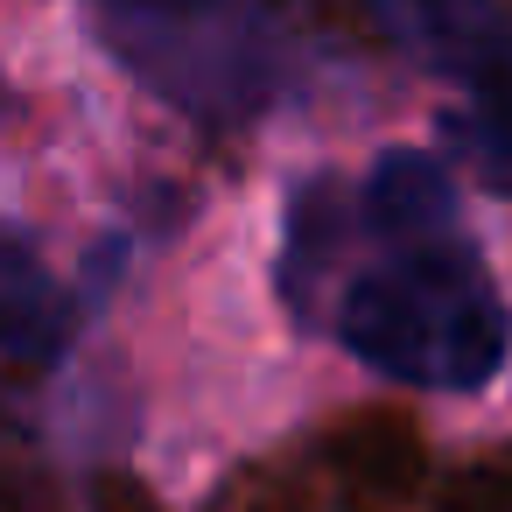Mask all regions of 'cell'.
Returning a JSON list of instances; mask_svg holds the SVG:
<instances>
[{
    "label": "cell",
    "instance_id": "6da1fadb",
    "mask_svg": "<svg viewBox=\"0 0 512 512\" xmlns=\"http://www.w3.org/2000/svg\"><path fill=\"white\" fill-rule=\"evenodd\" d=\"M337 337L386 379L428 393L491 386L512 351V316L484 274V260L442 232H400L379 267H365L337 302Z\"/></svg>",
    "mask_w": 512,
    "mask_h": 512
},
{
    "label": "cell",
    "instance_id": "7a4b0ae2",
    "mask_svg": "<svg viewBox=\"0 0 512 512\" xmlns=\"http://www.w3.org/2000/svg\"><path fill=\"white\" fill-rule=\"evenodd\" d=\"M113 57L197 120H246L281 71L274 0H99Z\"/></svg>",
    "mask_w": 512,
    "mask_h": 512
},
{
    "label": "cell",
    "instance_id": "3957f363",
    "mask_svg": "<svg viewBox=\"0 0 512 512\" xmlns=\"http://www.w3.org/2000/svg\"><path fill=\"white\" fill-rule=\"evenodd\" d=\"M456 71H463V106L449 113L456 155H463L498 197H512V43L477 50V57H463Z\"/></svg>",
    "mask_w": 512,
    "mask_h": 512
},
{
    "label": "cell",
    "instance_id": "277c9868",
    "mask_svg": "<svg viewBox=\"0 0 512 512\" xmlns=\"http://www.w3.org/2000/svg\"><path fill=\"white\" fill-rule=\"evenodd\" d=\"M57 330H64V295H57L43 253L0 225V365L50 358Z\"/></svg>",
    "mask_w": 512,
    "mask_h": 512
},
{
    "label": "cell",
    "instance_id": "5b68a950",
    "mask_svg": "<svg viewBox=\"0 0 512 512\" xmlns=\"http://www.w3.org/2000/svg\"><path fill=\"white\" fill-rule=\"evenodd\" d=\"M365 225L379 232V239H400V232H442V225H456V190H449V176L428 162V155H414V148H393V155H379V169L365 176Z\"/></svg>",
    "mask_w": 512,
    "mask_h": 512
},
{
    "label": "cell",
    "instance_id": "8992f818",
    "mask_svg": "<svg viewBox=\"0 0 512 512\" xmlns=\"http://www.w3.org/2000/svg\"><path fill=\"white\" fill-rule=\"evenodd\" d=\"M414 29H428L456 64L477 57V50H498L512 43V0H407Z\"/></svg>",
    "mask_w": 512,
    "mask_h": 512
}]
</instances>
